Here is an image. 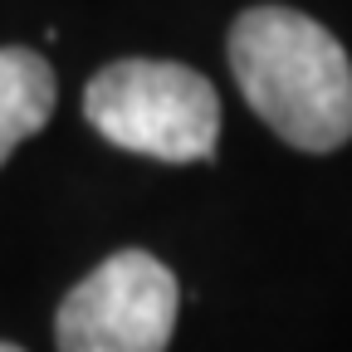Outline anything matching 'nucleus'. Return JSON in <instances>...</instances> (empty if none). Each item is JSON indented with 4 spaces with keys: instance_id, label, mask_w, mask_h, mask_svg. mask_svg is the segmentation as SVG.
Masks as SVG:
<instances>
[{
    "instance_id": "nucleus-4",
    "label": "nucleus",
    "mask_w": 352,
    "mask_h": 352,
    "mask_svg": "<svg viewBox=\"0 0 352 352\" xmlns=\"http://www.w3.org/2000/svg\"><path fill=\"white\" fill-rule=\"evenodd\" d=\"M54 69L34 50H0V166L54 113Z\"/></svg>"
},
{
    "instance_id": "nucleus-2",
    "label": "nucleus",
    "mask_w": 352,
    "mask_h": 352,
    "mask_svg": "<svg viewBox=\"0 0 352 352\" xmlns=\"http://www.w3.org/2000/svg\"><path fill=\"white\" fill-rule=\"evenodd\" d=\"M83 113L103 142L157 162H206L220 142V98L210 78L171 59L108 64L88 78Z\"/></svg>"
},
{
    "instance_id": "nucleus-5",
    "label": "nucleus",
    "mask_w": 352,
    "mask_h": 352,
    "mask_svg": "<svg viewBox=\"0 0 352 352\" xmlns=\"http://www.w3.org/2000/svg\"><path fill=\"white\" fill-rule=\"evenodd\" d=\"M0 352H25V347H15V342H0Z\"/></svg>"
},
{
    "instance_id": "nucleus-3",
    "label": "nucleus",
    "mask_w": 352,
    "mask_h": 352,
    "mask_svg": "<svg viewBox=\"0 0 352 352\" xmlns=\"http://www.w3.org/2000/svg\"><path fill=\"white\" fill-rule=\"evenodd\" d=\"M182 289L147 250H118L78 279L54 318L59 352H166Z\"/></svg>"
},
{
    "instance_id": "nucleus-1",
    "label": "nucleus",
    "mask_w": 352,
    "mask_h": 352,
    "mask_svg": "<svg viewBox=\"0 0 352 352\" xmlns=\"http://www.w3.org/2000/svg\"><path fill=\"white\" fill-rule=\"evenodd\" d=\"M230 74L245 103L298 152H333L352 138L347 50L303 10L254 6L230 25Z\"/></svg>"
}]
</instances>
